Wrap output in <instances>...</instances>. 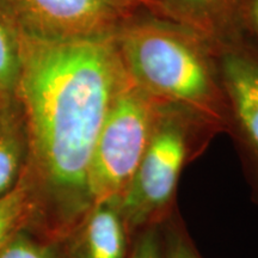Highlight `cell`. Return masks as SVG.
I'll return each mask as SVG.
<instances>
[{
	"instance_id": "obj_1",
	"label": "cell",
	"mask_w": 258,
	"mask_h": 258,
	"mask_svg": "<svg viewBox=\"0 0 258 258\" xmlns=\"http://www.w3.org/2000/svg\"><path fill=\"white\" fill-rule=\"evenodd\" d=\"M18 40L25 172L44 238L61 243L92 207L90 164L124 69L114 40Z\"/></svg>"
},
{
	"instance_id": "obj_2",
	"label": "cell",
	"mask_w": 258,
	"mask_h": 258,
	"mask_svg": "<svg viewBox=\"0 0 258 258\" xmlns=\"http://www.w3.org/2000/svg\"><path fill=\"white\" fill-rule=\"evenodd\" d=\"M114 42L125 72L148 95L227 133V101L217 48L211 42L146 10Z\"/></svg>"
},
{
	"instance_id": "obj_3",
	"label": "cell",
	"mask_w": 258,
	"mask_h": 258,
	"mask_svg": "<svg viewBox=\"0 0 258 258\" xmlns=\"http://www.w3.org/2000/svg\"><path fill=\"white\" fill-rule=\"evenodd\" d=\"M219 134L199 116L159 102L146 150L120 201L132 238L144 228L161 225L178 208L180 175Z\"/></svg>"
},
{
	"instance_id": "obj_4",
	"label": "cell",
	"mask_w": 258,
	"mask_h": 258,
	"mask_svg": "<svg viewBox=\"0 0 258 258\" xmlns=\"http://www.w3.org/2000/svg\"><path fill=\"white\" fill-rule=\"evenodd\" d=\"M158 104L124 70L90 164L92 205L121 201L146 150Z\"/></svg>"
},
{
	"instance_id": "obj_5",
	"label": "cell",
	"mask_w": 258,
	"mask_h": 258,
	"mask_svg": "<svg viewBox=\"0 0 258 258\" xmlns=\"http://www.w3.org/2000/svg\"><path fill=\"white\" fill-rule=\"evenodd\" d=\"M18 34L44 42L115 40L144 11L139 0H0Z\"/></svg>"
},
{
	"instance_id": "obj_6",
	"label": "cell",
	"mask_w": 258,
	"mask_h": 258,
	"mask_svg": "<svg viewBox=\"0 0 258 258\" xmlns=\"http://www.w3.org/2000/svg\"><path fill=\"white\" fill-rule=\"evenodd\" d=\"M215 48L228 106L226 134L237 150L251 201L258 205V53L240 41Z\"/></svg>"
},
{
	"instance_id": "obj_7",
	"label": "cell",
	"mask_w": 258,
	"mask_h": 258,
	"mask_svg": "<svg viewBox=\"0 0 258 258\" xmlns=\"http://www.w3.org/2000/svg\"><path fill=\"white\" fill-rule=\"evenodd\" d=\"M64 258H128L132 237L120 202L95 203L64 239Z\"/></svg>"
},
{
	"instance_id": "obj_8",
	"label": "cell",
	"mask_w": 258,
	"mask_h": 258,
	"mask_svg": "<svg viewBox=\"0 0 258 258\" xmlns=\"http://www.w3.org/2000/svg\"><path fill=\"white\" fill-rule=\"evenodd\" d=\"M151 15L189 29L214 47L237 42L238 0H141Z\"/></svg>"
},
{
	"instance_id": "obj_9",
	"label": "cell",
	"mask_w": 258,
	"mask_h": 258,
	"mask_svg": "<svg viewBox=\"0 0 258 258\" xmlns=\"http://www.w3.org/2000/svg\"><path fill=\"white\" fill-rule=\"evenodd\" d=\"M27 134L18 103L0 106V196L9 192L27 165Z\"/></svg>"
},
{
	"instance_id": "obj_10",
	"label": "cell",
	"mask_w": 258,
	"mask_h": 258,
	"mask_svg": "<svg viewBox=\"0 0 258 258\" xmlns=\"http://www.w3.org/2000/svg\"><path fill=\"white\" fill-rule=\"evenodd\" d=\"M35 212L34 188L24 170L15 188L0 196V249L18 233L21 225L35 217Z\"/></svg>"
},
{
	"instance_id": "obj_11",
	"label": "cell",
	"mask_w": 258,
	"mask_h": 258,
	"mask_svg": "<svg viewBox=\"0 0 258 258\" xmlns=\"http://www.w3.org/2000/svg\"><path fill=\"white\" fill-rule=\"evenodd\" d=\"M21 76V48L18 32L0 8V106L17 102Z\"/></svg>"
},
{
	"instance_id": "obj_12",
	"label": "cell",
	"mask_w": 258,
	"mask_h": 258,
	"mask_svg": "<svg viewBox=\"0 0 258 258\" xmlns=\"http://www.w3.org/2000/svg\"><path fill=\"white\" fill-rule=\"evenodd\" d=\"M164 258H205L190 235L179 209L161 224Z\"/></svg>"
},
{
	"instance_id": "obj_13",
	"label": "cell",
	"mask_w": 258,
	"mask_h": 258,
	"mask_svg": "<svg viewBox=\"0 0 258 258\" xmlns=\"http://www.w3.org/2000/svg\"><path fill=\"white\" fill-rule=\"evenodd\" d=\"M60 244L18 232L0 249V258H64Z\"/></svg>"
},
{
	"instance_id": "obj_14",
	"label": "cell",
	"mask_w": 258,
	"mask_h": 258,
	"mask_svg": "<svg viewBox=\"0 0 258 258\" xmlns=\"http://www.w3.org/2000/svg\"><path fill=\"white\" fill-rule=\"evenodd\" d=\"M235 34L238 41L258 53V0H238Z\"/></svg>"
},
{
	"instance_id": "obj_15",
	"label": "cell",
	"mask_w": 258,
	"mask_h": 258,
	"mask_svg": "<svg viewBox=\"0 0 258 258\" xmlns=\"http://www.w3.org/2000/svg\"><path fill=\"white\" fill-rule=\"evenodd\" d=\"M128 258H164L161 225L139 231L132 238Z\"/></svg>"
},
{
	"instance_id": "obj_16",
	"label": "cell",
	"mask_w": 258,
	"mask_h": 258,
	"mask_svg": "<svg viewBox=\"0 0 258 258\" xmlns=\"http://www.w3.org/2000/svg\"><path fill=\"white\" fill-rule=\"evenodd\" d=\"M139 3H140V4H141V5H143V3H141V0H139ZM143 8H144V6H143Z\"/></svg>"
}]
</instances>
